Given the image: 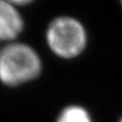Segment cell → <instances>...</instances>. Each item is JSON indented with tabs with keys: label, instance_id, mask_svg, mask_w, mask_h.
Segmentation results:
<instances>
[{
	"label": "cell",
	"instance_id": "6da1fadb",
	"mask_svg": "<svg viewBox=\"0 0 122 122\" xmlns=\"http://www.w3.org/2000/svg\"><path fill=\"white\" fill-rule=\"evenodd\" d=\"M43 72V58L33 45L18 40L0 46V85L20 87L37 81Z\"/></svg>",
	"mask_w": 122,
	"mask_h": 122
},
{
	"label": "cell",
	"instance_id": "7a4b0ae2",
	"mask_svg": "<svg viewBox=\"0 0 122 122\" xmlns=\"http://www.w3.org/2000/svg\"><path fill=\"white\" fill-rule=\"evenodd\" d=\"M44 40L48 50L56 58L74 60L86 50L89 32L79 18L69 14H60L47 24Z\"/></svg>",
	"mask_w": 122,
	"mask_h": 122
},
{
	"label": "cell",
	"instance_id": "3957f363",
	"mask_svg": "<svg viewBox=\"0 0 122 122\" xmlns=\"http://www.w3.org/2000/svg\"><path fill=\"white\" fill-rule=\"evenodd\" d=\"M25 25L20 7L7 0H0V46L18 41Z\"/></svg>",
	"mask_w": 122,
	"mask_h": 122
},
{
	"label": "cell",
	"instance_id": "277c9868",
	"mask_svg": "<svg viewBox=\"0 0 122 122\" xmlns=\"http://www.w3.org/2000/svg\"><path fill=\"white\" fill-rule=\"evenodd\" d=\"M54 122H94V119L86 107L72 103L60 109Z\"/></svg>",
	"mask_w": 122,
	"mask_h": 122
},
{
	"label": "cell",
	"instance_id": "5b68a950",
	"mask_svg": "<svg viewBox=\"0 0 122 122\" xmlns=\"http://www.w3.org/2000/svg\"><path fill=\"white\" fill-rule=\"evenodd\" d=\"M7 1H9L10 3H12V4L18 6L20 8L21 7H25V6H29L30 4H33L34 2H36L37 0H7Z\"/></svg>",
	"mask_w": 122,
	"mask_h": 122
},
{
	"label": "cell",
	"instance_id": "8992f818",
	"mask_svg": "<svg viewBox=\"0 0 122 122\" xmlns=\"http://www.w3.org/2000/svg\"><path fill=\"white\" fill-rule=\"evenodd\" d=\"M117 122H122V115L120 116V118H119V119L117 120Z\"/></svg>",
	"mask_w": 122,
	"mask_h": 122
},
{
	"label": "cell",
	"instance_id": "52a82bcc",
	"mask_svg": "<svg viewBox=\"0 0 122 122\" xmlns=\"http://www.w3.org/2000/svg\"><path fill=\"white\" fill-rule=\"evenodd\" d=\"M119 2H120V4H121V7H122V0H119Z\"/></svg>",
	"mask_w": 122,
	"mask_h": 122
}]
</instances>
